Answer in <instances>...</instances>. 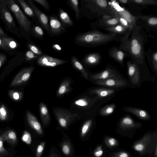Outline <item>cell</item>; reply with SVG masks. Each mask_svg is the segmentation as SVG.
<instances>
[{
  "label": "cell",
  "instance_id": "6da1fadb",
  "mask_svg": "<svg viewBox=\"0 0 157 157\" xmlns=\"http://www.w3.org/2000/svg\"><path fill=\"white\" fill-rule=\"evenodd\" d=\"M148 36L143 29L136 25L120 39L118 47L130 58L139 65L144 63V45L147 43Z\"/></svg>",
  "mask_w": 157,
  "mask_h": 157
},
{
  "label": "cell",
  "instance_id": "7a4b0ae2",
  "mask_svg": "<svg viewBox=\"0 0 157 157\" xmlns=\"http://www.w3.org/2000/svg\"><path fill=\"white\" fill-rule=\"evenodd\" d=\"M94 29L77 34L74 38L75 43L83 47H97L113 41L119 42L124 36Z\"/></svg>",
  "mask_w": 157,
  "mask_h": 157
},
{
  "label": "cell",
  "instance_id": "3957f363",
  "mask_svg": "<svg viewBox=\"0 0 157 157\" xmlns=\"http://www.w3.org/2000/svg\"><path fill=\"white\" fill-rule=\"evenodd\" d=\"M82 16L92 19L104 15L113 16L109 1L106 0H80Z\"/></svg>",
  "mask_w": 157,
  "mask_h": 157
},
{
  "label": "cell",
  "instance_id": "277c9868",
  "mask_svg": "<svg viewBox=\"0 0 157 157\" xmlns=\"http://www.w3.org/2000/svg\"><path fill=\"white\" fill-rule=\"evenodd\" d=\"M157 146V130H150L135 141L131 147L134 152L140 157H151Z\"/></svg>",
  "mask_w": 157,
  "mask_h": 157
},
{
  "label": "cell",
  "instance_id": "5b68a950",
  "mask_svg": "<svg viewBox=\"0 0 157 157\" xmlns=\"http://www.w3.org/2000/svg\"><path fill=\"white\" fill-rule=\"evenodd\" d=\"M7 7L14 15L20 26L26 32L31 33L32 22L24 15L13 0H5Z\"/></svg>",
  "mask_w": 157,
  "mask_h": 157
},
{
  "label": "cell",
  "instance_id": "8992f818",
  "mask_svg": "<svg viewBox=\"0 0 157 157\" xmlns=\"http://www.w3.org/2000/svg\"><path fill=\"white\" fill-rule=\"evenodd\" d=\"M141 126V124L135 122L130 117H125L120 122L117 131L122 136L132 139L135 130L140 128Z\"/></svg>",
  "mask_w": 157,
  "mask_h": 157
},
{
  "label": "cell",
  "instance_id": "52a82bcc",
  "mask_svg": "<svg viewBox=\"0 0 157 157\" xmlns=\"http://www.w3.org/2000/svg\"><path fill=\"white\" fill-rule=\"evenodd\" d=\"M112 12L113 14L119 16L126 20L131 28L136 25V18L135 15L126 8L120 5L116 0L109 2Z\"/></svg>",
  "mask_w": 157,
  "mask_h": 157
},
{
  "label": "cell",
  "instance_id": "ba28073f",
  "mask_svg": "<svg viewBox=\"0 0 157 157\" xmlns=\"http://www.w3.org/2000/svg\"><path fill=\"white\" fill-rule=\"evenodd\" d=\"M0 18L4 22L7 30L20 36L18 28L4 0H0Z\"/></svg>",
  "mask_w": 157,
  "mask_h": 157
},
{
  "label": "cell",
  "instance_id": "9c48e42d",
  "mask_svg": "<svg viewBox=\"0 0 157 157\" xmlns=\"http://www.w3.org/2000/svg\"><path fill=\"white\" fill-rule=\"evenodd\" d=\"M136 18V24L147 32L157 33V17L153 15H135Z\"/></svg>",
  "mask_w": 157,
  "mask_h": 157
},
{
  "label": "cell",
  "instance_id": "30bf717a",
  "mask_svg": "<svg viewBox=\"0 0 157 157\" xmlns=\"http://www.w3.org/2000/svg\"><path fill=\"white\" fill-rule=\"evenodd\" d=\"M120 24L117 18L114 16L104 15L97 18L96 21L90 24L94 29H105Z\"/></svg>",
  "mask_w": 157,
  "mask_h": 157
},
{
  "label": "cell",
  "instance_id": "8fae6325",
  "mask_svg": "<svg viewBox=\"0 0 157 157\" xmlns=\"http://www.w3.org/2000/svg\"><path fill=\"white\" fill-rule=\"evenodd\" d=\"M49 31L51 36H57L62 35L66 31L67 27L59 21L56 17L51 16L49 17Z\"/></svg>",
  "mask_w": 157,
  "mask_h": 157
},
{
  "label": "cell",
  "instance_id": "7c38bea8",
  "mask_svg": "<svg viewBox=\"0 0 157 157\" xmlns=\"http://www.w3.org/2000/svg\"><path fill=\"white\" fill-rule=\"evenodd\" d=\"M34 67L25 68L18 73L14 78L10 87H12L21 85L26 82L30 78Z\"/></svg>",
  "mask_w": 157,
  "mask_h": 157
},
{
  "label": "cell",
  "instance_id": "4fadbf2b",
  "mask_svg": "<svg viewBox=\"0 0 157 157\" xmlns=\"http://www.w3.org/2000/svg\"><path fill=\"white\" fill-rule=\"evenodd\" d=\"M67 62L66 60L43 54L39 56L37 59V63L39 65L46 67H55Z\"/></svg>",
  "mask_w": 157,
  "mask_h": 157
},
{
  "label": "cell",
  "instance_id": "5bb4252c",
  "mask_svg": "<svg viewBox=\"0 0 157 157\" xmlns=\"http://www.w3.org/2000/svg\"><path fill=\"white\" fill-rule=\"evenodd\" d=\"M138 64L132 60L127 62L128 74L134 85L138 84L140 81V70Z\"/></svg>",
  "mask_w": 157,
  "mask_h": 157
},
{
  "label": "cell",
  "instance_id": "9a60e30c",
  "mask_svg": "<svg viewBox=\"0 0 157 157\" xmlns=\"http://www.w3.org/2000/svg\"><path fill=\"white\" fill-rule=\"evenodd\" d=\"M54 112L59 124L64 128L68 126L75 117L71 112L63 109H56Z\"/></svg>",
  "mask_w": 157,
  "mask_h": 157
},
{
  "label": "cell",
  "instance_id": "2e32d148",
  "mask_svg": "<svg viewBox=\"0 0 157 157\" xmlns=\"http://www.w3.org/2000/svg\"><path fill=\"white\" fill-rule=\"evenodd\" d=\"M27 1L29 6L32 9L37 19H38L42 26L49 34V26L48 17L37 8L34 3L33 1L28 0Z\"/></svg>",
  "mask_w": 157,
  "mask_h": 157
},
{
  "label": "cell",
  "instance_id": "e0dca14e",
  "mask_svg": "<svg viewBox=\"0 0 157 157\" xmlns=\"http://www.w3.org/2000/svg\"><path fill=\"white\" fill-rule=\"evenodd\" d=\"M95 83L101 86L114 88L123 87L127 84L125 81L118 78L117 77L110 78L103 80L96 81Z\"/></svg>",
  "mask_w": 157,
  "mask_h": 157
},
{
  "label": "cell",
  "instance_id": "ac0fdd59",
  "mask_svg": "<svg viewBox=\"0 0 157 157\" xmlns=\"http://www.w3.org/2000/svg\"><path fill=\"white\" fill-rule=\"evenodd\" d=\"M118 74L111 67H107L101 71L90 75L91 78L96 81L101 80L113 77H117Z\"/></svg>",
  "mask_w": 157,
  "mask_h": 157
},
{
  "label": "cell",
  "instance_id": "d6986e66",
  "mask_svg": "<svg viewBox=\"0 0 157 157\" xmlns=\"http://www.w3.org/2000/svg\"><path fill=\"white\" fill-rule=\"evenodd\" d=\"M108 54L110 57L121 65L123 66L124 59L126 56L124 52L118 47L113 46L109 49L108 51Z\"/></svg>",
  "mask_w": 157,
  "mask_h": 157
},
{
  "label": "cell",
  "instance_id": "ffe728a7",
  "mask_svg": "<svg viewBox=\"0 0 157 157\" xmlns=\"http://www.w3.org/2000/svg\"><path fill=\"white\" fill-rule=\"evenodd\" d=\"M28 122L30 127L39 135H43V132L41 126L36 117L29 111L26 112Z\"/></svg>",
  "mask_w": 157,
  "mask_h": 157
},
{
  "label": "cell",
  "instance_id": "44dd1931",
  "mask_svg": "<svg viewBox=\"0 0 157 157\" xmlns=\"http://www.w3.org/2000/svg\"><path fill=\"white\" fill-rule=\"evenodd\" d=\"M102 143L107 150L111 151L118 148L120 145V142L118 139L115 137L107 135L103 136Z\"/></svg>",
  "mask_w": 157,
  "mask_h": 157
},
{
  "label": "cell",
  "instance_id": "7402d4cb",
  "mask_svg": "<svg viewBox=\"0 0 157 157\" xmlns=\"http://www.w3.org/2000/svg\"><path fill=\"white\" fill-rule=\"evenodd\" d=\"M144 55L153 71L157 72V51L148 48L147 51H145Z\"/></svg>",
  "mask_w": 157,
  "mask_h": 157
},
{
  "label": "cell",
  "instance_id": "603a6c76",
  "mask_svg": "<svg viewBox=\"0 0 157 157\" xmlns=\"http://www.w3.org/2000/svg\"><path fill=\"white\" fill-rule=\"evenodd\" d=\"M102 56L99 52L90 53L86 55L83 59L86 64L94 66L98 64L101 61Z\"/></svg>",
  "mask_w": 157,
  "mask_h": 157
},
{
  "label": "cell",
  "instance_id": "cb8c5ba5",
  "mask_svg": "<svg viewBox=\"0 0 157 157\" xmlns=\"http://www.w3.org/2000/svg\"><path fill=\"white\" fill-rule=\"evenodd\" d=\"M133 6L138 8L140 10L147 8L149 6H157V1L155 0H130Z\"/></svg>",
  "mask_w": 157,
  "mask_h": 157
},
{
  "label": "cell",
  "instance_id": "d4e9b609",
  "mask_svg": "<svg viewBox=\"0 0 157 157\" xmlns=\"http://www.w3.org/2000/svg\"><path fill=\"white\" fill-rule=\"evenodd\" d=\"M130 29H131L124 26L121 24H119L106 28L103 30L108 33L124 35L129 31Z\"/></svg>",
  "mask_w": 157,
  "mask_h": 157
},
{
  "label": "cell",
  "instance_id": "484cf974",
  "mask_svg": "<svg viewBox=\"0 0 157 157\" xmlns=\"http://www.w3.org/2000/svg\"><path fill=\"white\" fill-rule=\"evenodd\" d=\"M107 149L102 143L97 144L91 151L93 157H106Z\"/></svg>",
  "mask_w": 157,
  "mask_h": 157
},
{
  "label": "cell",
  "instance_id": "4316f807",
  "mask_svg": "<svg viewBox=\"0 0 157 157\" xmlns=\"http://www.w3.org/2000/svg\"><path fill=\"white\" fill-rule=\"evenodd\" d=\"M106 157H133L130 152L122 149L117 148L108 152Z\"/></svg>",
  "mask_w": 157,
  "mask_h": 157
},
{
  "label": "cell",
  "instance_id": "83f0119b",
  "mask_svg": "<svg viewBox=\"0 0 157 157\" xmlns=\"http://www.w3.org/2000/svg\"><path fill=\"white\" fill-rule=\"evenodd\" d=\"M126 110L128 112L134 114L141 119L147 120L150 119V116L144 110L129 107L127 108Z\"/></svg>",
  "mask_w": 157,
  "mask_h": 157
},
{
  "label": "cell",
  "instance_id": "f1b7e54d",
  "mask_svg": "<svg viewBox=\"0 0 157 157\" xmlns=\"http://www.w3.org/2000/svg\"><path fill=\"white\" fill-rule=\"evenodd\" d=\"M59 16L61 22L67 27L72 26L74 25L73 21L68 14L62 8L59 10Z\"/></svg>",
  "mask_w": 157,
  "mask_h": 157
},
{
  "label": "cell",
  "instance_id": "f546056e",
  "mask_svg": "<svg viewBox=\"0 0 157 157\" xmlns=\"http://www.w3.org/2000/svg\"><path fill=\"white\" fill-rule=\"evenodd\" d=\"M115 92V90L113 89L103 88H95L91 90L92 94H96L101 98L107 97L113 94Z\"/></svg>",
  "mask_w": 157,
  "mask_h": 157
},
{
  "label": "cell",
  "instance_id": "4dcf8cb0",
  "mask_svg": "<svg viewBox=\"0 0 157 157\" xmlns=\"http://www.w3.org/2000/svg\"><path fill=\"white\" fill-rule=\"evenodd\" d=\"M67 4L75 12V17L77 20L80 19L82 17L78 0H69L67 1Z\"/></svg>",
  "mask_w": 157,
  "mask_h": 157
},
{
  "label": "cell",
  "instance_id": "1f68e13d",
  "mask_svg": "<svg viewBox=\"0 0 157 157\" xmlns=\"http://www.w3.org/2000/svg\"><path fill=\"white\" fill-rule=\"evenodd\" d=\"M2 135L4 140L6 141L12 145L16 143L17 141V136L13 131L8 130L4 132Z\"/></svg>",
  "mask_w": 157,
  "mask_h": 157
},
{
  "label": "cell",
  "instance_id": "d6a6232c",
  "mask_svg": "<svg viewBox=\"0 0 157 157\" xmlns=\"http://www.w3.org/2000/svg\"><path fill=\"white\" fill-rule=\"evenodd\" d=\"M40 109L41 117L42 121L45 125L47 124L50 120V117L45 105L43 103H41L40 105Z\"/></svg>",
  "mask_w": 157,
  "mask_h": 157
},
{
  "label": "cell",
  "instance_id": "836d02e7",
  "mask_svg": "<svg viewBox=\"0 0 157 157\" xmlns=\"http://www.w3.org/2000/svg\"><path fill=\"white\" fill-rule=\"evenodd\" d=\"M71 62L73 66L82 73L86 78L88 79V74L87 72L76 56L73 55L71 56Z\"/></svg>",
  "mask_w": 157,
  "mask_h": 157
},
{
  "label": "cell",
  "instance_id": "e575fe53",
  "mask_svg": "<svg viewBox=\"0 0 157 157\" xmlns=\"http://www.w3.org/2000/svg\"><path fill=\"white\" fill-rule=\"evenodd\" d=\"M17 1L27 15L34 20H37L36 17L32 9L24 0H18Z\"/></svg>",
  "mask_w": 157,
  "mask_h": 157
},
{
  "label": "cell",
  "instance_id": "d590c367",
  "mask_svg": "<svg viewBox=\"0 0 157 157\" xmlns=\"http://www.w3.org/2000/svg\"><path fill=\"white\" fill-rule=\"evenodd\" d=\"M4 49L12 50L17 47V43L13 39L9 37H2Z\"/></svg>",
  "mask_w": 157,
  "mask_h": 157
},
{
  "label": "cell",
  "instance_id": "8d00e7d4",
  "mask_svg": "<svg viewBox=\"0 0 157 157\" xmlns=\"http://www.w3.org/2000/svg\"><path fill=\"white\" fill-rule=\"evenodd\" d=\"M92 124V121L89 119L86 121L83 125L81 129V136L82 138H88Z\"/></svg>",
  "mask_w": 157,
  "mask_h": 157
},
{
  "label": "cell",
  "instance_id": "74e56055",
  "mask_svg": "<svg viewBox=\"0 0 157 157\" xmlns=\"http://www.w3.org/2000/svg\"><path fill=\"white\" fill-rule=\"evenodd\" d=\"M70 81L68 80H64L58 89L57 94L59 95H62L69 92L71 90Z\"/></svg>",
  "mask_w": 157,
  "mask_h": 157
},
{
  "label": "cell",
  "instance_id": "f35d334b",
  "mask_svg": "<svg viewBox=\"0 0 157 157\" xmlns=\"http://www.w3.org/2000/svg\"><path fill=\"white\" fill-rule=\"evenodd\" d=\"M31 32L36 38L40 39L43 38L44 33L42 29L39 26H33L31 29Z\"/></svg>",
  "mask_w": 157,
  "mask_h": 157
},
{
  "label": "cell",
  "instance_id": "ab89813d",
  "mask_svg": "<svg viewBox=\"0 0 157 157\" xmlns=\"http://www.w3.org/2000/svg\"><path fill=\"white\" fill-rule=\"evenodd\" d=\"M61 149L63 153L66 155L69 156L72 152V147L70 142L64 141L61 144Z\"/></svg>",
  "mask_w": 157,
  "mask_h": 157
},
{
  "label": "cell",
  "instance_id": "60d3db41",
  "mask_svg": "<svg viewBox=\"0 0 157 157\" xmlns=\"http://www.w3.org/2000/svg\"><path fill=\"white\" fill-rule=\"evenodd\" d=\"M115 108V104L107 105L102 108L100 113L102 116H107L112 113Z\"/></svg>",
  "mask_w": 157,
  "mask_h": 157
},
{
  "label": "cell",
  "instance_id": "b9f144b4",
  "mask_svg": "<svg viewBox=\"0 0 157 157\" xmlns=\"http://www.w3.org/2000/svg\"><path fill=\"white\" fill-rule=\"evenodd\" d=\"M9 94L13 100L18 101L21 99L23 97V94L21 92L10 90L9 91Z\"/></svg>",
  "mask_w": 157,
  "mask_h": 157
},
{
  "label": "cell",
  "instance_id": "7bdbcfd3",
  "mask_svg": "<svg viewBox=\"0 0 157 157\" xmlns=\"http://www.w3.org/2000/svg\"><path fill=\"white\" fill-rule=\"evenodd\" d=\"M22 141L27 144H30L32 142L31 136L30 133L27 131L24 132L21 137Z\"/></svg>",
  "mask_w": 157,
  "mask_h": 157
},
{
  "label": "cell",
  "instance_id": "ee69618b",
  "mask_svg": "<svg viewBox=\"0 0 157 157\" xmlns=\"http://www.w3.org/2000/svg\"><path fill=\"white\" fill-rule=\"evenodd\" d=\"M28 47L30 50L35 54L40 56L43 55L42 51L38 47L33 44H29Z\"/></svg>",
  "mask_w": 157,
  "mask_h": 157
},
{
  "label": "cell",
  "instance_id": "f6af8a7d",
  "mask_svg": "<svg viewBox=\"0 0 157 157\" xmlns=\"http://www.w3.org/2000/svg\"><path fill=\"white\" fill-rule=\"evenodd\" d=\"M7 110L3 105H2L0 107V120L5 121L8 117Z\"/></svg>",
  "mask_w": 157,
  "mask_h": 157
},
{
  "label": "cell",
  "instance_id": "bcb514c9",
  "mask_svg": "<svg viewBox=\"0 0 157 157\" xmlns=\"http://www.w3.org/2000/svg\"><path fill=\"white\" fill-rule=\"evenodd\" d=\"M33 1L39 4L47 11L50 9V5L46 0H33Z\"/></svg>",
  "mask_w": 157,
  "mask_h": 157
},
{
  "label": "cell",
  "instance_id": "7dc6e473",
  "mask_svg": "<svg viewBox=\"0 0 157 157\" xmlns=\"http://www.w3.org/2000/svg\"><path fill=\"white\" fill-rule=\"evenodd\" d=\"M45 145V142H43L38 146L36 150V157H41Z\"/></svg>",
  "mask_w": 157,
  "mask_h": 157
},
{
  "label": "cell",
  "instance_id": "c3c4849f",
  "mask_svg": "<svg viewBox=\"0 0 157 157\" xmlns=\"http://www.w3.org/2000/svg\"><path fill=\"white\" fill-rule=\"evenodd\" d=\"M39 56L34 54L30 50L28 51L25 54L26 59L28 61L37 59Z\"/></svg>",
  "mask_w": 157,
  "mask_h": 157
},
{
  "label": "cell",
  "instance_id": "681fc988",
  "mask_svg": "<svg viewBox=\"0 0 157 157\" xmlns=\"http://www.w3.org/2000/svg\"><path fill=\"white\" fill-rule=\"evenodd\" d=\"M75 105L80 106H86L89 103L87 100L85 98L79 99L75 101L74 102Z\"/></svg>",
  "mask_w": 157,
  "mask_h": 157
},
{
  "label": "cell",
  "instance_id": "f907efd6",
  "mask_svg": "<svg viewBox=\"0 0 157 157\" xmlns=\"http://www.w3.org/2000/svg\"><path fill=\"white\" fill-rule=\"evenodd\" d=\"M3 136L2 135L0 136V154H4L7 153V151L3 146Z\"/></svg>",
  "mask_w": 157,
  "mask_h": 157
},
{
  "label": "cell",
  "instance_id": "816d5d0a",
  "mask_svg": "<svg viewBox=\"0 0 157 157\" xmlns=\"http://www.w3.org/2000/svg\"><path fill=\"white\" fill-rule=\"evenodd\" d=\"M6 59V56L4 54H0V68Z\"/></svg>",
  "mask_w": 157,
  "mask_h": 157
},
{
  "label": "cell",
  "instance_id": "f5cc1de1",
  "mask_svg": "<svg viewBox=\"0 0 157 157\" xmlns=\"http://www.w3.org/2000/svg\"><path fill=\"white\" fill-rule=\"evenodd\" d=\"M52 47V49L57 52H60L62 50L61 47L57 44H53Z\"/></svg>",
  "mask_w": 157,
  "mask_h": 157
},
{
  "label": "cell",
  "instance_id": "db71d44e",
  "mask_svg": "<svg viewBox=\"0 0 157 157\" xmlns=\"http://www.w3.org/2000/svg\"><path fill=\"white\" fill-rule=\"evenodd\" d=\"M0 37H7V35L3 30L0 27Z\"/></svg>",
  "mask_w": 157,
  "mask_h": 157
},
{
  "label": "cell",
  "instance_id": "11a10c76",
  "mask_svg": "<svg viewBox=\"0 0 157 157\" xmlns=\"http://www.w3.org/2000/svg\"><path fill=\"white\" fill-rule=\"evenodd\" d=\"M48 157H60L59 155L54 152L51 153Z\"/></svg>",
  "mask_w": 157,
  "mask_h": 157
},
{
  "label": "cell",
  "instance_id": "9f6ffc18",
  "mask_svg": "<svg viewBox=\"0 0 157 157\" xmlns=\"http://www.w3.org/2000/svg\"><path fill=\"white\" fill-rule=\"evenodd\" d=\"M151 157H157V146L155 148Z\"/></svg>",
  "mask_w": 157,
  "mask_h": 157
},
{
  "label": "cell",
  "instance_id": "6f0895ef",
  "mask_svg": "<svg viewBox=\"0 0 157 157\" xmlns=\"http://www.w3.org/2000/svg\"><path fill=\"white\" fill-rule=\"evenodd\" d=\"M117 1L121 4L126 5L128 3V0H118Z\"/></svg>",
  "mask_w": 157,
  "mask_h": 157
},
{
  "label": "cell",
  "instance_id": "680465c9",
  "mask_svg": "<svg viewBox=\"0 0 157 157\" xmlns=\"http://www.w3.org/2000/svg\"><path fill=\"white\" fill-rule=\"evenodd\" d=\"M0 48L4 49L2 39V37H0Z\"/></svg>",
  "mask_w": 157,
  "mask_h": 157
},
{
  "label": "cell",
  "instance_id": "91938a15",
  "mask_svg": "<svg viewBox=\"0 0 157 157\" xmlns=\"http://www.w3.org/2000/svg\"></svg>",
  "mask_w": 157,
  "mask_h": 157
}]
</instances>
